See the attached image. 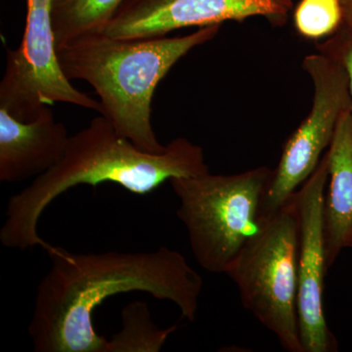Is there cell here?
Masks as SVG:
<instances>
[{
    "label": "cell",
    "mask_w": 352,
    "mask_h": 352,
    "mask_svg": "<svg viewBox=\"0 0 352 352\" xmlns=\"http://www.w3.org/2000/svg\"><path fill=\"white\" fill-rule=\"evenodd\" d=\"M220 25L200 28L184 36L116 38L80 36L57 46L60 68L69 80L89 83L100 97L102 116L139 149L161 153L166 146L153 129L155 90L170 69L193 48L212 41Z\"/></svg>",
    "instance_id": "cell-3"
},
{
    "label": "cell",
    "mask_w": 352,
    "mask_h": 352,
    "mask_svg": "<svg viewBox=\"0 0 352 352\" xmlns=\"http://www.w3.org/2000/svg\"><path fill=\"white\" fill-rule=\"evenodd\" d=\"M291 6V0H126L103 34L116 38H157L182 28L254 16L281 22Z\"/></svg>",
    "instance_id": "cell-9"
},
{
    "label": "cell",
    "mask_w": 352,
    "mask_h": 352,
    "mask_svg": "<svg viewBox=\"0 0 352 352\" xmlns=\"http://www.w3.org/2000/svg\"><path fill=\"white\" fill-rule=\"evenodd\" d=\"M349 248H351L352 249V240L351 241V243H349Z\"/></svg>",
    "instance_id": "cell-17"
},
{
    "label": "cell",
    "mask_w": 352,
    "mask_h": 352,
    "mask_svg": "<svg viewBox=\"0 0 352 352\" xmlns=\"http://www.w3.org/2000/svg\"><path fill=\"white\" fill-rule=\"evenodd\" d=\"M126 0H53L55 43L101 34Z\"/></svg>",
    "instance_id": "cell-12"
},
{
    "label": "cell",
    "mask_w": 352,
    "mask_h": 352,
    "mask_svg": "<svg viewBox=\"0 0 352 352\" xmlns=\"http://www.w3.org/2000/svg\"><path fill=\"white\" fill-rule=\"evenodd\" d=\"M342 1V20L347 27L352 28V0H340Z\"/></svg>",
    "instance_id": "cell-16"
},
{
    "label": "cell",
    "mask_w": 352,
    "mask_h": 352,
    "mask_svg": "<svg viewBox=\"0 0 352 352\" xmlns=\"http://www.w3.org/2000/svg\"><path fill=\"white\" fill-rule=\"evenodd\" d=\"M300 214L296 193L261 224L226 274L243 307L289 352H303L298 315Z\"/></svg>",
    "instance_id": "cell-5"
},
{
    "label": "cell",
    "mask_w": 352,
    "mask_h": 352,
    "mask_svg": "<svg viewBox=\"0 0 352 352\" xmlns=\"http://www.w3.org/2000/svg\"><path fill=\"white\" fill-rule=\"evenodd\" d=\"M50 270L36 291L29 333L36 352H110L95 331L94 312L110 296L143 292L170 300L195 321L203 279L175 250L76 254L45 250Z\"/></svg>",
    "instance_id": "cell-1"
},
{
    "label": "cell",
    "mask_w": 352,
    "mask_h": 352,
    "mask_svg": "<svg viewBox=\"0 0 352 352\" xmlns=\"http://www.w3.org/2000/svg\"><path fill=\"white\" fill-rule=\"evenodd\" d=\"M69 138L50 106L31 122L0 108V182H24L50 170L63 157Z\"/></svg>",
    "instance_id": "cell-10"
},
{
    "label": "cell",
    "mask_w": 352,
    "mask_h": 352,
    "mask_svg": "<svg viewBox=\"0 0 352 352\" xmlns=\"http://www.w3.org/2000/svg\"><path fill=\"white\" fill-rule=\"evenodd\" d=\"M208 173L203 149L188 139L176 138L164 151L153 154L139 149L99 116L69 136L59 163L9 199L0 242L8 249L25 251L38 245L45 250L50 243L38 235L39 219L55 199L78 185L110 182L146 195L173 178Z\"/></svg>",
    "instance_id": "cell-2"
},
{
    "label": "cell",
    "mask_w": 352,
    "mask_h": 352,
    "mask_svg": "<svg viewBox=\"0 0 352 352\" xmlns=\"http://www.w3.org/2000/svg\"><path fill=\"white\" fill-rule=\"evenodd\" d=\"M342 21L340 0H302L296 9V29L307 38H321L332 34Z\"/></svg>",
    "instance_id": "cell-14"
},
{
    "label": "cell",
    "mask_w": 352,
    "mask_h": 352,
    "mask_svg": "<svg viewBox=\"0 0 352 352\" xmlns=\"http://www.w3.org/2000/svg\"><path fill=\"white\" fill-rule=\"evenodd\" d=\"M329 188L324 200L328 268L352 240V110L342 113L326 153Z\"/></svg>",
    "instance_id": "cell-11"
},
{
    "label": "cell",
    "mask_w": 352,
    "mask_h": 352,
    "mask_svg": "<svg viewBox=\"0 0 352 352\" xmlns=\"http://www.w3.org/2000/svg\"><path fill=\"white\" fill-rule=\"evenodd\" d=\"M329 180L326 154L302 188L296 192L300 214L298 315L303 352H335L338 342L323 307L327 270L324 237V200Z\"/></svg>",
    "instance_id": "cell-8"
},
{
    "label": "cell",
    "mask_w": 352,
    "mask_h": 352,
    "mask_svg": "<svg viewBox=\"0 0 352 352\" xmlns=\"http://www.w3.org/2000/svg\"><path fill=\"white\" fill-rule=\"evenodd\" d=\"M271 175L270 168L261 166L238 175L208 173L170 180L180 201L176 214L204 270L226 273L256 232Z\"/></svg>",
    "instance_id": "cell-4"
},
{
    "label": "cell",
    "mask_w": 352,
    "mask_h": 352,
    "mask_svg": "<svg viewBox=\"0 0 352 352\" xmlns=\"http://www.w3.org/2000/svg\"><path fill=\"white\" fill-rule=\"evenodd\" d=\"M347 28L346 34L321 44L318 51L335 58L346 69L352 102V28Z\"/></svg>",
    "instance_id": "cell-15"
},
{
    "label": "cell",
    "mask_w": 352,
    "mask_h": 352,
    "mask_svg": "<svg viewBox=\"0 0 352 352\" xmlns=\"http://www.w3.org/2000/svg\"><path fill=\"white\" fill-rule=\"evenodd\" d=\"M52 6L53 0H27L22 41L17 50H7L0 108L21 122H31L41 109L56 102L102 113L100 101L76 89L60 68Z\"/></svg>",
    "instance_id": "cell-7"
},
{
    "label": "cell",
    "mask_w": 352,
    "mask_h": 352,
    "mask_svg": "<svg viewBox=\"0 0 352 352\" xmlns=\"http://www.w3.org/2000/svg\"><path fill=\"white\" fill-rule=\"evenodd\" d=\"M302 68L314 83V104L287 141L276 170H272L261 204V222L274 217L314 173L322 153L330 147L342 113L352 110L349 78L338 60L318 51L305 58Z\"/></svg>",
    "instance_id": "cell-6"
},
{
    "label": "cell",
    "mask_w": 352,
    "mask_h": 352,
    "mask_svg": "<svg viewBox=\"0 0 352 352\" xmlns=\"http://www.w3.org/2000/svg\"><path fill=\"white\" fill-rule=\"evenodd\" d=\"M122 329L113 336L110 352H157L177 326L161 330L153 323L147 305L133 302L122 310Z\"/></svg>",
    "instance_id": "cell-13"
}]
</instances>
